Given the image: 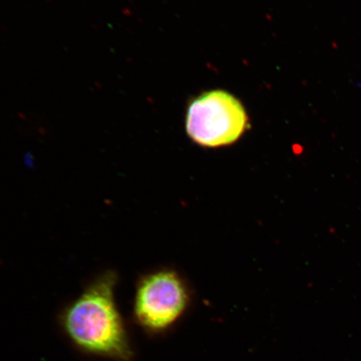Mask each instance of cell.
Here are the masks:
<instances>
[{
  "mask_svg": "<svg viewBox=\"0 0 361 361\" xmlns=\"http://www.w3.org/2000/svg\"><path fill=\"white\" fill-rule=\"evenodd\" d=\"M116 275L108 273L90 284L62 314L61 326L85 353L129 361L133 350L116 305Z\"/></svg>",
  "mask_w": 361,
  "mask_h": 361,
  "instance_id": "6da1fadb",
  "label": "cell"
},
{
  "mask_svg": "<svg viewBox=\"0 0 361 361\" xmlns=\"http://www.w3.org/2000/svg\"><path fill=\"white\" fill-rule=\"evenodd\" d=\"M247 128L245 106L226 90H209L189 104L186 130L188 137L198 145L213 148L231 145Z\"/></svg>",
  "mask_w": 361,
  "mask_h": 361,
  "instance_id": "7a4b0ae2",
  "label": "cell"
},
{
  "mask_svg": "<svg viewBox=\"0 0 361 361\" xmlns=\"http://www.w3.org/2000/svg\"><path fill=\"white\" fill-rule=\"evenodd\" d=\"M190 300L186 283L177 273L157 271L138 283L134 301L135 322L150 335H162L183 317Z\"/></svg>",
  "mask_w": 361,
  "mask_h": 361,
  "instance_id": "3957f363",
  "label": "cell"
}]
</instances>
